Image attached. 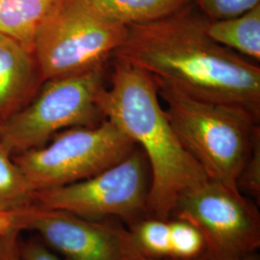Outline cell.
Returning <instances> with one entry per match:
<instances>
[{
  "label": "cell",
  "mask_w": 260,
  "mask_h": 260,
  "mask_svg": "<svg viewBox=\"0 0 260 260\" xmlns=\"http://www.w3.org/2000/svg\"><path fill=\"white\" fill-rule=\"evenodd\" d=\"M20 253L22 260H60L40 237L21 239Z\"/></svg>",
  "instance_id": "20"
},
{
  "label": "cell",
  "mask_w": 260,
  "mask_h": 260,
  "mask_svg": "<svg viewBox=\"0 0 260 260\" xmlns=\"http://www.w3.org/2000/svg\"><path fill=\"white\" fill-rule=\"evenodd\" d=\"M106 64L49 79L30 103L0 123V143L12 156L38 149L63 130L94 126L104 120L96 98Z\"/></svg>",
  "instance_id": "5"
},
{
  "label": "cell",
  "mask_w": 260,
  "mask_h": 260,
  "mask_svg": "<svg viewBox=\"0 0 260 260\" xmlns=\"http://www.w3.org/2000/svg\"><path fill=\"white\" fill-rule=\"evenodd\" d=\"M236 185L241 193H246L253 198L259 205L260 130L253 139L250 154L242 168Z\"/></svg>",
  "instance_id": "17"
},
{
  "label": "cell",
  "mask_w": 260,
  "mask_h": 260,
  "mask_svg": "<svg viewBox=\"0 0 260 260\" xmlns=\"http://www.w3.org/2000/svg\"><path fill=\"white\" fill-rule=\"evenodd\" d=\"M113 58L110 86L104 85L98 94V106L104 119L120 127L147 157L148 216L171 219L180 198L208 177L177 138L152 76L127 61Z\"/></svg>",
  "instance_id": "2"
},
{
  "label": "cell",
  "mask_w": 260,
  "mask_h": 260,
  "mask_svg": "<svg viewBox=\"0 0 260 260\" xmlns=\"http://www.w3.org/2000/svg\"><path fill=\"white\" fill-rule=\"evenodd\" d=\"M208 20L191 2L164 19L128 26L113 57L156 82L199 100L241 106L259 120V67L209 37Z\"/></svg>",
  "instance_id": "1"
},
{
  "label": "cell",
  "mask_w": 260,
  "mask_h": 260,
  "mask_svg": "<svg viewBox=\"0 0 260 260\" xmlns=\"http://www.w3.org/2000/svg\"><path fill=\"white\" fill-rule=\"evenodd\" d=\"M127 32L128 26L103 15L92 0H57L34 41L43 81L106 64Z\"/></svg>",
  "instance_id": "4"
},
{
  "label": "cell",
  "mask_w": 260,
  "mask_h": 260,
  "mask_svg": "<svg viewBox=\"0 0 260 260\" xmlns=\"http://www.w3.org/2000/svg\"><path fill=\"white\" fill-rule=\"evenodd\" d=\"M103 15L126 26L147 24L169 17L192 0H92Z\"/></svg>",
  "instance_id": "13"
},
{
  "label": "cell",
  "mask_w": 260,
  "mask_h": 260,
  "mask_svg": "<svg viewBox=\"0 0 260 260\" xmlns=\"http://www.w3.org/2000/svg\"><path fill=\"white\" fill-rule=\"evenodd\" d=\"M56 1L0 0V33L33 52L38 28Z\"/></svg>",
  "instance_id": "12"
},
{
  "label": "cell",
  "mask_w": 260,
  "mask_h": 260,
  "mask_svg": "<svg viewBox=\"0 0 260 260\" xmlns=\"http://www.w3.org/2000/svg\"><path fill=\"white\" fill-rule=\"evenodd\" d=\"M138 251L149 258H171L170 219L146 216L128 225Z\"/></svg>",
  "instance_id": "15"
},
{
  "label": "cell",
  "mask_w": 260,
  "mask_h": 260,
  "mask_svg": "<svg viewBox=\"0 0 260 260\" xmlns=\"http://www.w3.org/2000/svg\"><path fill=\"white\" fill-rule=\"evenodd\" d=\"M34 193L27 177L0 143V211L32 204Z\"/></svg>",
  "instance_id": "14"
},
{
  "label": "cell",
  "mask_w": 260,
  "mask_h": 260,
  "mask_svg": "<svg viewBox=\"0 0 260 260\" xmlns=\"http://www.w3.org/2000/svg\"><path fill=\"white\" fill-rule=\"evenodd\" d=\"M143 260H166V258H149V257H145ZM175 260V259H174ZM192 260H260L259 255L257 253H253L251 255H247V256H243V257H235V258H221V257H213V256H209V255H203L199 258Z\"/></svg>",
  "instance_id": "21"
},
{
  "label": "cell",
  "mask_w": 260,
  "mask_h": 260,
  "mask_svg": "<svg viewBox=\"0 0 260 260\" xmlns=\"http://www.w3.org/2000/svg\"><path fill=\"white\" fill-rule=\"evenodd\" d=\"M206 32L219 45L259 62L260 4L237 17L208 20Z\"/></svg>",
  "instance_id": "11"
},
{
  "label": "cell",
  "mask_w": 260,
  "mask_h": 260,
  "mask_svg": "<svg viewBox=\"0 0 260 260\" xmlns=\"http://www.w3.org/2000/svg\"><path fill=\"white\" fill-rule=\"evenodd\" d=\"M136 144L113 121L63 130L45 146L13 159L35 192L93 177L127 157Z\"/></svg>",
  "instance_id": "6"
},
{
  "label": "cell",
  "mask_w": 260,
  "mask_h": 260,
  "mask_svg": "<svg viewBox=\"0 0 260 260\" xmlns=\"http://www.w3.org/2000/svg\"><path fill=\"white\" fill-rule=\"evenodd\" d=\"M20 241L21 233L0 229V260H22Z\"/></svg>",
  "instance_id": "19"
},
{
  "label": "cell",
  "mask_w": 260,
  "mask_h": 260,
  "mask_svg": "<svg viewBox=\"0 0 260 260\" xmlns=\"http://www.w3.org/2000/svg\"><path fill=\"white\" fill-rule=\"evenodd\" d=\"M43 83L34 53L0 33V123L30 103Z\"/></svg>",
  "instance_id": "10"
},
{
  "label": "cell",
  "mask_w": 260,
  "mask_h": 260,
  "mask_svg": "<svg viewBox=\"0 0 260 260\" xmlns=\"http://www.w3.org/2000/svg\"><path fill=\"white\" fill-rule=\"evenodd\" d=\"M155 81V80H154ZM177 138L209 179L237 188L236 182L259 127L238 105L199 100L155 81Z\"/></svg>",
  "instance_id": "3"
},
{
  "label": "cell",
  "mask_w": 260,
  "mask_h": 260,
  "mask_svg": "<svg viewBox=\"0 0 260 260\" xmlns=\"http://www.w3.org/2000/svg\"><path fill=\"white\" fill-rule=\"evenodd\" d=\"M0 229L37 233L66 260H143L128 228L63 210L24 205L0 211Z\"/></svg>",
  "instance_id": "8"
},
{
  "label": "cell",
  "mask_w": 260,
  "mask_h": 260,
  "mask_svg": "<svg viewBox=\"0 0 260 260\" xmlns=\"http://www.w3.org/2000/svg\"><path fill=\"white\" fill-rule=\"evenodd\" d=\"M192 3L209 20L240 16L260 4V0H192Z\"/></svg>",
  "instance_id": "18"
},
{
  "label": "cell",
  "mask_w": 260,
  "mask_h": 260,
  "mask_svg": "<svg viewBox=\"0 0 260 260\" xmlns=\"http://www.w3.org/2000/svg\"><path fill=\"white\" fill-rule=\"evenodd\" d=\"M171 259L192 260L205 255L206 246L203 234L185 220L170 219Z\"/></svg>",
  "instance_id": "16"
},
{
  "label": "cell",
  "mask_w": 260,
  "mask_h": 260,
  "mask_svg": "<svg viewBox=\"0 0 260 260\" xmlns=\"http://www.w3.org/2000/svg\"><path fill=\"white\" fill-rule=\"evenodd\" d=\"M171 218L195 225L205 238V255L235 258L259 249L258 205L238 188L208 178L180 198Z\"/></svg>",
  "instance_id": "9"
},
{
  "label": "cell",
  "mask_w": 260,
  "mask_h": 260,
  "mask_svg": "<svg viewBox=\"0 0 260 260\" xmlns=\"http://www.w3.org/2000/svg\"><path fill=\"white\" fill-rule=\"evenodd\" d=\"M150 172L136 147L127 157L102 173L69 185L37 191L32 204L90 220H121L128 225L148 216Z\"/></svg>",
  "instance_id": "7"
}]
</instances>
